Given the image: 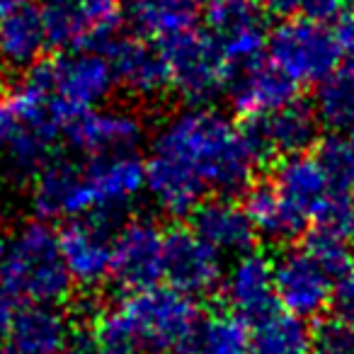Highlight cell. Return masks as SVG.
Instances as JSON below:
<instances>
[{
  "mask_svg": "<svg viewBox=\"0 0 354 354\" xmlns=\"http://www.w3.org/2000/svg\"><path fill=\"white\" fill-rule=\"evenodd\" d=\"M349 25L284 20L270 32L267 59L296 85H320L344 68Z\"/></svg>",
  "mask_w": 354,
  "mask_h": 354,
  "instance_id": "obj_6",
  "label": "cell"
},
{
  "mask_svg": "<svg viewBox=\"0 0 354 354\" xmlns=\"http://www.w3.org/2000/svg\"><path fill=\"white\" fill-rule=\"evenodd\" d=\"M313 112L333 136L354 133V71L339 68L315 85Z\"/></svg>",
  "mask_w": 354,
  "mask_h": 354,
  "instance_id": "obj_25",
  "label": "cell"
},
{
  "mask_svg": "<svg viewBox=\"0 0 354 354\" xmlns=\"http://www.w3.org/2000/svg\"><path fill=\"white\" fill-rule=\"evenodd\" d=\"M12 129H15V109H12L10 95L0 90V146H6L10 138Z\"/></svg>",
  "mask_w": 354,
  "mask_h": 354,
  "instance_id": "obj_31",
  "label": "cell"
},
{
  "mask_svg": "<svg viewBox=\"0 0 354 354\" xmlns=\"http://www.w3.org/2000/svg\"><path fill=\"white\" fill-rule=\"evenodd\" d=\"M204 10L207 30L218 41L236 75L260 64V56L267 51L270 32L265 30L262 8L255 0H209Z\"/></svg>",
  "mask_w": 354,
  "mask_h": 354,
  "instance_id": "obj_9",
  "label": "cell"
},
{
  "mask_svg": "<svg viewBox=\"0 0 354 354\" xmlns=\"http://www.w3.org/2000/svg\"><path fill=\"white\" fill-rule=\"evenodd\" d=\"M262 8L284 20L335 22L342 12L344 0H262Z\"/></svg>",
  "mask_w": 354,
  "mask_h": 354,
  "instance_id": "obj_28",
  "label": "cell"
},
{
  "mask_svg": "<svg viewBox=\"0 0 354 354\" xmlns=\"http://www.w3.org/2000/svg\"><path fill=\"white\" fill-rule=\"evenodd\" d=\"M66 138L75 153L85 158L129 156L143 136L138 117L129 109L95 107L66 124Z\"/></svg>",
  "mask_w": 354,
  "mask_h": 354,
  "instance_id": "obj_13",
  "label": "cell"
},
{
  "mask_svg": "<svg viewBox=\"0 0 354 354\" xmlns=\"http://www.w3.org/2000/svg\"><path fill=\"white\" fill-rule=\"evenodd\" d=\"M192 228L216 252L236 257L250 252L257 236L245 207L233 202L231 197L207 199L192 214Z\"/></svg>",
  "mask_w": 354,
  "mask_h": 354,
  "instance_id": "obj_21",
  "label": "cell"
},
{
  "mask_svg": "<svg viewBox=\"0 0 354 354\" xmlns=\"http://www.w3.org/2000/svg\"><path fill=\"white\" fill-rule=\"evenodd\" d=\"M146 189V162L138 156L51 160L35 177L32 202L41 218L83 221L122 212Z\"/></svg>",
  "mask_w": 354,
  "mask_h": 354,
  "instance_id": "obj_2",
  "label": "cell"
},
{
  "mask_svg": "<svg viewBox=\"0 0 354 354\" xmlns=\"http://www.w3.org/2000/svg\"><path fill=\"white\" fill-rule=\"evenodd\" d=\"M51 44L41 6L22 0L0 20V66L10 71H32L41 64Z\"/></svg>",
  "mask_w": 354,
  "mask_h": 354,
  "instance_id": "obj_19",
  "label": "cell"
},
{
  "mask_svg": "<svg viewBox=\"0 0 354 354\" xmlns=\"http://www.w3.org/2000/svg\"><path fill=\"white\" fill-rule=\"evenodd\" d=\"M75 323L59 306H22L10 323V349L17 354H68Z\"/></svg>",
  "mask_w": 354,
  "mask_h": 354,
  "instance_id": "obj_18",
  "label": "cell"
},
{
  "mask_svg": "<svg viewBox=\"0 0 354 354\" xmlns=\"http://www.w3.org/2000/svg\"><path fill=\"white\" fill-rule=\"evenodd\" d=\"M245 212L257 236L270 241H291L306 228V223L284 202L274 185H252L245 194Z\"/></svg>",
  "mask_w": 354,
  "mask_h": 354,
  "instance_id": "obj_24",
  "label": "cell"
},
{
  "mask_svg": "<svg viewBox=\"0 0 354 354\" xmlns=\"http://www.w3.org/2000/svg\"><path fill=\"white\" fill-rule=\"evenodd\" d=\"M114 78L136 97H156L170 88V73L162 49L143 37H122L104 46Z\"/></svg>",
  "mask_w": 354,
  "mask_h": 354,
  "instance_id": "obj_17",
  "label": "cell"
},
{
  "mask_svg": "<svg viewBox=\"0 0 354 354\" xmlns=\"http://www.w3.org/2000/svg\"><path fill=\"white\" fill-rule=\"evenodd\" d=\"M250 354H313V328L277 308L250 325Z\"/></svg>",
  "mask_w": 354,
  "mask_h": 354,
  "instance_id": "obj_23",
  "label": "cell"
},
{
  "mask_svg": "<svg viewBox=\"0 0 354 354\" xmlns=\"http://www.w3.org/2000/svg\"><path fill=\"white\" fill-rule=\"evenodd\" d=\"M185 354H250V330L233 313H214L202 320Z\"/></svg>",
  "mask_w": 354,
  "mask_h": 354,
  "instance_id": "obj_26",
  "label": "cell"
},
{
  "mask_svg": "<svg viewBox=\"0 0 354 354\" xmlns=\"http://www.w3.org/2000/svg\"><path fill=\"white\" fill-rule=\"evenodd\" d=\"M12 301H8L6 296H0V349H3V342L8 339L10 335V323H12Z\"/></svg>",
  "mask_w": 354,
  "mask_h": 354,
  "instance_id": "obj_32",
  "label": "cell"
},
{
  "mask_svg": "<svg viewBox=\"0 0 354 354\" xmlns=\"http://www.w3.org/2000/svg\"><path fill=\"white\" fill-rule=\"evenodd\" d=\"M349 141H352V146H354V133H349Z\"/></svg>",
  "mask_w": 354,
  "mask_h": 354,
  "instance_id": "obj_36",
  "label": "cell"
},
{
  "mask_svg": "<svg viewBox=\"0 0 354 354\" xmlns=\"http://www.w3.org/2000/svg\"><path fill=\"white\" fill-rule=\"evenodd\" d=\"M202 320L197 299L158 284L127 294L95 323L127 337L141 354H185Z\"/></svg>",
  "mask_w": 354,
  "mask_h": 354,
  "instance_id": "obj_4",
  "label": "cell"
},
{
  "mask_svg": "<svg viewBox=\"0 0 354 354\" xmlns=\"http://www.w3.org/2000/svg\"><path fill=\"white\" fill-rule=\"evenodd\" d=\"M22 80L39 93L64 129L78 114L102 107L117 85L107 51L97 46L66 49L51 61H41Z\"/></svg>",
  "mask_w": 354,
  "mask_h": 354,
  "instance_id": "obj_5",
  "label": "cell"
},
{
  "mask_svg": "<svg viewBox=\"0 0 354 354\" xmlns=\"http://www.w3.org/2000/svg\"><path fill=\"white\" fill-rule=\"evenodd\" d=\"M59 248L73 284L93 289L112 277L114 233L100 218L68 221L59 231Z\"/></svg>",
  "mask_w": 354,
  "mask_h": 354,
  "instance_id": "obj_14",
  "label": "cell"
},
{
  "mask_svg": "<svg viewBox=\"0 0 354 354\" xmlns=\"http://www.w3.org/2000/svg\"><path fill=\"white\" fill-rule=\"evenodd\" d=\"M313 354H354V325L330 315L313 328Z\"/></svg>",
  "mask_w": 354,
  "mask_h": 354,
  "instance_id": "obj_29",
  "label": "cell"
},
{
  "mask_svg": "<svg viewBox=\"0 0 354 354\" xmlns=\"http://www.w3.org/2000/svg\"><path fill=\"white\" fill-rule=\"evenodd\" d=\"M344 68L354 71V27L347 30V54H344Z\"/></svg>",
  "mask_w": 354,
  "mask_h": 354,
  "instance_id": "obj_33",
  "label": "cell"
},
{
  "mask_svg": "<svg viewBox=\"0 0 354 354\" xmlns=\"http://www.w3.org/2000/svg\"><path fill=\"white\" fill-rule=\"evenodd\" d=\"M59 233L46 221H25L0 231V296L25 306H59L71 296Z\"/></svg>",
  "mask_w": 354,
  "mask_h": 354,
  "instance_id": "obj_3",
  "label": "cell"
},
{
  "mask_svg": "<svg viewBox=\"0 0 354 354\" xmlns=\"http://www.w3.org/2000/svg\"><path fill=\"white\" fill-rule=\"evenodd\" d=\"M318 158L333 177L335 187L354 199V146L349 136H330L320 146Z\"/></svg>",
  "mask_w": 354,
  "mask_h": 354,
  "instance_id": "obj_27",
  "label": "cell"
},
{
  "mask_svg": "<svg viewBox=\"0 0 354 354\" xmlns=\"http://www.w3.org/2000/svg\"><path fill=\"white\" fill-rule=\"evenodd\" d=\"M274 289L281 310L299 318H318L333 304L335 279L306 245L289 248L274 260Z\"/></svg>",
  "mask_w": 354,
  "mask_h": 354,
  "instance_id": "obj_10",
  "label": "cell"
},
{
  "mask_svg": "<svg viewBox=\"0 0 354 354\" xmlns=\"http://www.w3.org/2000/svg\"><path fill=\"white\" fill-rule=\"evenodd\" d=\"M20 3H22V0H0V20H3V17H6L10 10H15Z\"/></svg>",
  "mask_w": 354,
  "mask_h": 354,
  "instance_id": "obj_34",
  "label": "cell"
},
{
  "mask_svg": "<svg viewBox=\"0 0 354 354\" xmlns=\"http://www.w3.org/2000/svg\"><path fill=\"white\" fill-rule=\"evenodd\" d=\"M221 291L236 318L250 325L257 323L279 308L274 289V262L257 250L238 255L226 270Z\"/></svg>",
  "mask_w": 354,
  "mask_h": 354,
  "instance_id": "obj_15",
  "label": "cell"
},
{
  "mask_svg": "<svg viewBox=\"0 0 354 354\" xmlns=\"http://www.w3.org/2000/svg\"><path fill=\"white\" fill-rule=\"evenodd\" d=\"M165 54L170 88L187 102L204 104L236 80V71L209 30L192 27L175 39L158 44Z\"/></svg>",
  "mask_w": 354,
  "mask_h": 354,
  "instance_id": "obj_7",
  "label": "cell"
},
{
  "mask_svg": "<svg viewBox=\"0 0 354 354\" xmlns=\"http://www.w3.org/2000/svg\"><path fill=\"white\" fill-rule=\"evenodd\" d=\"M209 0H129V20L138 37L156 44L175 39L197 27Z\"/></svg>",
  "mask_w": 354,
  "mask_h": 354,
  "instance_id": "obj_22",
  "label": "cell"
},
{
  "mask_svg": "<svg viewBox=\"0 0 354 354\" xmlns=\"http://www.w3.org/2000/svg\"><path fill=\"white\" fill-rule=\"evenodd\" d=\"M226 267L216 252L194 228H172L165 236V281L172 289L199 299L223 284Z\"/></svg>",
  "mask_w": 354,
  "mask_h": 354,
  "instance_id": "obj_12",
  "label": "cell"
},
{
  "mask_svg": "<svg viewBox=\"0 0 354 354\" xmlns=\"http://www.w3.org/2000/svg\"><path fill=\"white\" fill-rule=\"evenodd\" d=\"M296 88L299 85L291 83L272 64H255L236 75L228 93L236 114L245 117L248 122H257L294 102Z\"/></svg>",
  "mask_w": 354,
  "mask_h": 354,
  "instance_id": "obj_20",
  "label": "cell"
},
{
  "mask_svg": "<svg viewBox=\"0 0 354 354\" xmlns=\"http://www.w3.org/2000/svg\"><path fill=\"white\" fill-rule=\"evenodd\" d=\"M318 129L320 122L313 112V104H304L294 100L270 117L250 122L245 133L260 160H265V158L284 160V158L308 153V148L318 138Z\"/></svg>",
  "mask_w": 354,
  "mask_h": 354,
  "instance_id": "obj_16",
  "label": "cell"
},
{
  "mask_svg": "<svg viewBox=\"0 0 354 354\" xmlns=\"http://www.w3.org/2000/svg\"><path fill=\"white\" fill-rule=\"evenodd\" d=\"M333 315L347 320L349 325H354V270L342 274L335 281L333 289Z\"/></svg>",
  "mask_w": 354,
  "mask_h": 354,
  "instance_id": "obj_30",
  "label": "cell"
},
{
  "mask_svg": "<svg viewBox=\"0 0 354 354\" xmlns=\"http://www.w3.org/2000/svg\"><path fill=\"white\" fill-rule=\"evenodd\" d=\"M51 44L64 49L102 46L114 39L119 0H41Z\"/></svg>",
  "mask_w": 354,
  "mask_h": 354,
  "instance_id": "obj_11",
  "label": "cell"
},
{
  "mask_svg": "<svg viewBox=\"0 0 354 354\" xmlns=\"http://www.w3.org/2000/svg\"><path fill=\"white\" fill-rule=\"evenodd\" d=\"M257 165L245 129L218 109L192 104L172 114L153 138L146 192L167 216H192L209 192L231 197L250 187Z\"/></svg>",
  "mask_w": 354,
  "mask_h": 354,
  "instance_id": "obj_1",
  "label": "cell"
},
{
  "mask_svg": "<svg viewBox=\"0 0 354 354\" xmlns=\"http://www.w3.org/2000/svg\"><path fill=\"white\" fill-rule=\"evenodd\" d=\"M165 236L146 216L129 218L114 231L112 279L127 294L151 289L165 279Z\"/></svg>",
  "mask_w": 354,
  "mask_h": 354,
  "instance_id": "obj_8",
  "label": "cell"
},
{
  "mask_svg": "<svg viewBox=\"0 0 354 354\" xmlns=\"http://www.w3.org/2000/svg\"><path fill=\"white\" fill-rule=\"evenodd\" d=\"M0 354H17V352H15V349H10V347H8V349L3 347V349H0Z\"/></svg>",
  "mask_w": 354,
  "mask_h": 354,
  "instance_id": "obj_35",
  "label": "cell"
}]
</instances>
